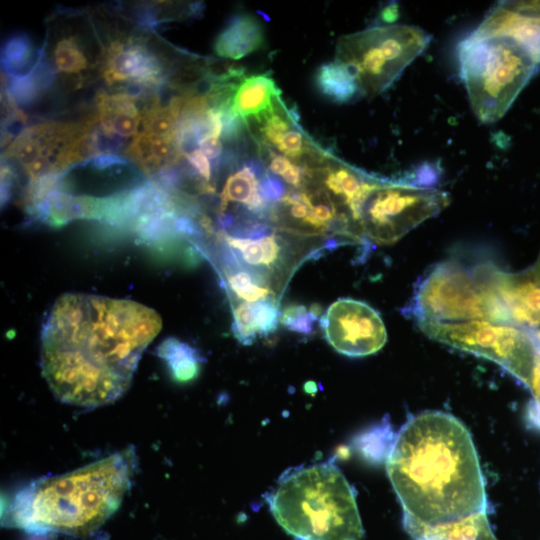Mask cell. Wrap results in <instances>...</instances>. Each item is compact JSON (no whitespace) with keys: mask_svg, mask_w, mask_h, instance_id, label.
Returning <instances> with one entry per match:
<instances>
[{"mask_svg":"<svg viewBox=\"0 0 540 540\" xmlns=\"http://www.w3.org/2000/svg\"><path fill=\"white\" fill-rule=\"evenodd\" d=\"M264 42L261 24L249 14L233 15L214 41L216 55L239 60L258 50Z\"/></svg>","mask_w":540,"mask_h":540,"instance_id":"cell-16","label":"cell"},{"mask_svg":"<svg viewBox=\"0 0 540 540\" xmlns=\"http://www.w3.org/2000/svg\"><path fill=\"white\" fill-rule=\"evenodd\" d=\"M398 18V9L395 4L388 5L381 12V19L385 22L391 23Z\"/></svg>","mask_w":540,"mask_h":540,"instance_id":"cell-33","label":"cell"},{"mask_svg":"<svg viewBox=\"0 0 540 540\" xmlns=\"http://www.w3.org/2000/svg\"><path fill=\"white\" fill-rule=\"evenodd\" d=\"M220 199V213L224 212L229 204H236L243 207L252 218L255 216L258 219H268L270 205L261 193L259 179L247 165L229 175Z\"/></svg>","mask_w":540,"mask_h":540,"instance_id":"cell-17","label":"cell"},{"mask_svg":"<svg viewBox=\"0 0 540 540\" xmlns=\"http://www.w3.org/2000/svg\"><path fill=\"white\" fill-rule=\"evenodd\" d=\"M187 161L189 162L190 166L198 172V174L205 179V181H210L211 179V166L208 161V158L205 156V154L200 150L196 149L190 154L186 156Z\"/></svg>","mask_w":540,"mask_h":540,"instance_id":"cell-29","label":"cell"},{"mask_svg":"<svg viewBox=\"0 0 540 540\" xmlns=\"http://www.w3.org/2000/svg\"><path fill=\"white\" fill-rule=\"evenodd\" d=\"M328 343L349 357L372 355L387 342L380 314L367 303L341 298L332 303L320 320Z\"/></svg>","mask_w":540,"mask_h":540,"instance_id":"cell-10","label":"cell"},{"mask_svg":"<svg viewBox=\"0 0 540 540\" xmlns=\"http://www.w3.org/2000/svg\"><path fill=\"white\" fill-rule=\"evenodd\" d=\"M460 74L472 110L482 123L499 120L539 64L514 40L471 33L457 46Z\"/></svg>","mask_w":540,"mask_h":540,"instance_id":"cell-5","label":"cell"},{"mask_svg":"<svg viewBox=\"0 0 540 540\" xmlns=\"http://www.w3.org/2000/svg\"><path fill=\"white\" fill-rule=\"evenodd\" d=\"M158 354L166 360L177 381L188 382L198 375L201 358L187 343L168 338L159 346Z\"/></svg>","mask_w":540,"mask_h":540,"instance_id":"cell-20","label":"cell"},{"mask_svg":"<svg viewBox=\"0 0 540 540\" xmlns=\"http://www.w3.org/2000/svg\"><path fill=\"white\" fill-rule=\"evenodd\" d=\"M407 532L415 540L427 537L437 540H497L491 531L486 512L434 527L412 528Z\"/></svg>","mask_w":540,"mask_h":540,"instance_id":"cell-18","label":"cell"},{"mask_svg":"<svg viewBox=\"0 0 540 540\" xmlns=\"http://www.w3.org/2000/svg\"><path fill=\"white\" fill-rule=\"evenodd\" d=\"M200 150L211 160H217L222 153V143L219 138L205 136L199 142Z\"/></svg>","mask_w":540,"mask_h":540,"instance_id":"cell-31","label":"cell"},{"mask_svg":"<svg viewBox=\"0 0 540 540\" xmlns=\"http://www.w3.org/2000/svg\"><path fill=\"white\" fill-rule=\"evenodd\" d=\"M533 279L540 285V257L535 264L534 268L529 271Z\"/></svg>","mask_w":540,"mask_h":540,"instance_id":"cell-34","label":"cell"},{"mask_svg":"<svg viewBox=\"0 0 540 540\" xmlns=\"http://www.w3.org/2000/svg\"><path fill=\"white\" fill-rule=\"evenodd\" d=\"M95 169L103 170L115 165H126L128 160L115 153H104L84 161Z\"/></svg>","mask_w":540,"mask_h":540,"instance_id":"cell-30","label":"cell"},{"mask_svg":"<svg viewBox=\"0 0 540 540\" xmlns=\"http://www.w3.org/2000/svg\"><path fill=\"white\" fill-rule=\"evenodd\" d=\"M102 75L108 85L127 81L149 89L164 82V64L144 43L117 39L104 52Z\"/></svg>","mask_w":540,"mask_h":540,"instance_id":"cell-12","label":"cell"},{"mask_svg":"<svg viewBox=\"0 0 540 540\" xmlns=\"http://www.w3.org/2000/svg\"><path fill=\"white\" fill-rule=\"evenodd\" d=\"M417 325L433 340L499 364L530 389L536 345L527 329L486 320L425 321Z\"/></svg>","mask_w":540,"mask_h":540,"instance_id":"cell-8","label":"cell"},{"mask_svg":"<svg viewBox=\"0 0 540 540\" xmlns=\"http://www.w3.org/2000/svg\"><path fill=\"white\" fill-rule=\"evenodd\" d=\"M275 147L290 158L300 157L305 150L303 137L295 130H288Z\"/></svg>","mask_w":540,"mask_h":540,"instance_id":"cell-27","label":"cell"},{"mask_svg":"<svg viewBox=\"0 0 540 540\" xmlns=\"http://www.w3.org/2000/svg\"><path fill=\"white\" fill-rule=\"evenodd\" d=\"M266 500L278 524L300 540H363L354 492L333 463L284 473Z\"/></svg>","mask_w":540,"mask_h":540,"instance_id":"cell-4","label":"cell"},{"mask_svg":"<svg viewBox=\"0 0 540 540\" xmlns=\"http://www.w3.org/2000/svg\"><path fill=\"white\" fill-rule=\"evenodd\" d=\"M317 308V305L311 309H307L304 305H289L283 309L280 322L290 331L310 334L321 313V309Z\"/></svg>","mask_w":540,"mask_h":540,"instance_id":"cell-24","label":"cell"},{"mask_svg":"<svg viewBox=\"0 0 540 540\" xmlns=\"http://www.w3.org/2000/svg\"><path fill=\"white\" fill-rule=\"evenodd\" d=\"M479 36L508 37L540 63V1L498 4L472 32Z\"/></svg>","mask_w":540,"mask_h":540,"instance_id":"cell-13","label":"cell"},{"mask_svg":"<svg viewBox=\"0 0 540 540\" xmlns=\"http://www.w3.org/2000/svg\"><path fill=\"white\" fill-rule=\"evenodd\" d=\"M492 280L510 323L528 331L540 329V285L530 272L510 274L493 266Z\"/></svg>","mask_w":540,"mask_h":540,"instance_id":"cell-14","label":"cell"},{"mask_svg":"<svg viewBox=\"0 0 540 540\" xmlns=\"http://www.w3.org/2000/svg\"><path fill=\"white\" fill-rule=\"evenodd\" d=\"M289 127V123L282 116L273 113L265 120L261 130L266 140L276 146L282 136L290 130Z\"/></svg>","mask_w":540,"mask_h":540,"instance_id":"cell-28","label":"cell"},{"mask_svg":"<svg viewBox=\"0 0 540 540\" xmlns=\"http://www.w3.org/2000/svg\"><path fill=\"white\" fill-rule=\"evenodd\" d=\"M178 113L168 104L162 106L158 96H152L141 110L143 132L159 138H174Z\"/></svg>","mask_w":540,"mask_h":540,"instance_id":"cell-22","label":"cell"},{"mask_svg":"<svg viewBox=\"0 0 540 540\" xmlns=\"http://www.w3.org/2000/svg\"><path fill=\"white\" fill-rule=\"evenodd\" d=\"M33 53L32 42L26 34L10 36L1 51L2 69L9 77L26 74L36 62H32Z\"/></svg>","mask_w":540,"mask_h":540,"instance_id":"cell-21","label":"cell"},{"mask_svg":"<svg viewBox=\"0 0 540 540\" xmlns=\"http://www.w3.org/2000/svg\"><path fill=\"white\" fill-rule=\"evenodd\" d=\"M490 264L473 267L458 261L432 266L418 280L405 315L419 322L486 320L510 323L492 280Z\"/></svg>","mask_w":540,"mask_h":540,"instance_id":"cell-6","label":"cell"},{"mask_svg":"<svg viewBox=\"0 0 540 540\" xmlns=\"http://www.w3.org/2000/svg\"><path fill=\"white\" fill-rule=\"evenodd\" d=\"M161 326L156 311L135 301L64 294L43 324V376L63 403L85 408L110 404L130 387Z\"/></svg>","mask_w":540,"mask_h":540,"instance_id":"cell-1","label":"cell"},{"mask_svg":"<svg viewBox=\"0 0 540 540\" xmlns=\"http://www.w3.org/2000/svg\"><path fill=\"white\" fill-rule=\"evenodd\" d=\"M431 36L419 27H375L342 38L336 60L356 81L360 94L387 89L428 46Z\"/></svg>","mask_w":540,"mask_h":540,"instance_id":"cell-7","label":"cell"},{"mask_svg":"<svg viewBox=\"0 0 540 540\" xmlns=\"http://www.w3.org/2000/svg\"><path fill=\"white\" fill-rule=\"evenodd\" d=\"M137 465L129 447L72 472L33 481L8 510L10 524L35 533L87 536L120 506Z\"/></svg>","mask_w":540,"mask_h":540,"instance_id":"cell-3","label":"cell"},{"mask_svg":"<svg viewBox=\"0 0 540 540\" xmlns=\"http://www.w3.org/2000/svg\"><path fill=\"white\" fill-rule=\"evenodd\" d=\"M280 94L274 80L265 74L243 77L233 94L231 108L246 124L258 122L274 113L273 100Z\"/></svg>","mask_w":540,"mask_h":540,"instance_id":"cell-15","label":"cell"},{"mask_svg":"<svg viewBox=\"0 0 540 540\" xmlns=\"http://www.w3.org/2000/svg\"><path fill=\"white\" fill-rule=\"evenodd\" d=\"M6 94L18 108H25L35 103L41 94V90L30 70L26 74L10 77L6 86Z\"/></svg>","mask_w":540,"mask_h":540,"instance_id":"cell-25","label":"cell"},{"mask_svg":"<svg viewBox=\"0 0 540 540\" xmlns=\"http://www.w3.org/2000/svg\"><path fill=\"white\" fill-rule=\"evenodd\" d=\"M450 203L448 192L410 181L381 180L360 209V228L367 241L390 245Z\"/></svg>","mask_w":540,"mask_h":540,"instance_id":"cell-9","label":"cell"},{"mask_svg":"<svg viewBox=\"0 0 540 540\" xmlns=\"http://www.w3.org/2000/svg\"><path fill=\"white\" fill-rule=\"evenodd\" d=\"M290 163L291 162L286 156L276 155L272 153V157L268 166L269 172L274 175L281 176L286 171Z\"/></svg>","mask_w":540,"mask_h":540,"instance_id":"cell-32","label":"cell"},{"mask_svg":"<svg viewBox=\"0 0 540 540\" xmlns=\"http://www.w3.org/2000/svg\"><path fill=\"white\" fill-rule=\"evenodd\" d=\"M259 183L261 193L270 207L279 202L286 194L284 181L280 180L276 175L270 172H266L264 176L259 179Z\"/></svg>","mask_w":540,"mask_h":540,"instance_id":"cell-26","label":"cell"},{"mask_svg":"<svg viewBox=\"0 0 540 540\" xmlns=\"http://www.w3.org/2000/svg\"><path fill=\"white\" fill-rule=\"evenodd\" d=\"M228 247L227 263L237 264L267 281L281 294L286 279L301 263L302 250H295L284 237L267 234L258 238L231 236L221 232Z\"/></svg>","mask_w":540,"mask_h":540,"instance_id":"cell-11","label":"cell"},{"mask_svg":"<svg viewBox=\"0 0 540 540\" xmlns=\"http://www.w3.org/2000/svg\"><path fill=\"white\" fill-rule=\"evenodd\" d=\"M386 469L403 507L406 530L487 511L472 436L450 414L426 411L411 418L393 442Z\"/></svg>","mask_w":540,"mask_h":540,"instance_id":"cell-2","label":"cell"},{"mask_svg":"<svg viewBox=\"0 0 540 540\" xmlns=\"http://www.w3.org/2000/svg\"><path fill=\"white\" fill-rule=\"evenodd\" d=\"M315 83L320 93L336 103L349 102L360 94L356 81L337 60L324 63L317 69Z\"/></svg>","mask_w":540,"mask_h":540,"instance_id":"cell-19","label":"cell"},{"mask_svg":"<svg viewBox=\"0 0 540 540\" xmlns=\"http://www.w3.org/2000/svg\"><path fill=\"white\" fill-rule=\"evenodd\" d=\"M54 64L59 72L80 75L89 66L78 40L74 36L61 38L54 47Z\"/></svg>","mask_w":540,"mask_h":540,"instance_id":"cell-23","label":"cell"}]
</instances>
